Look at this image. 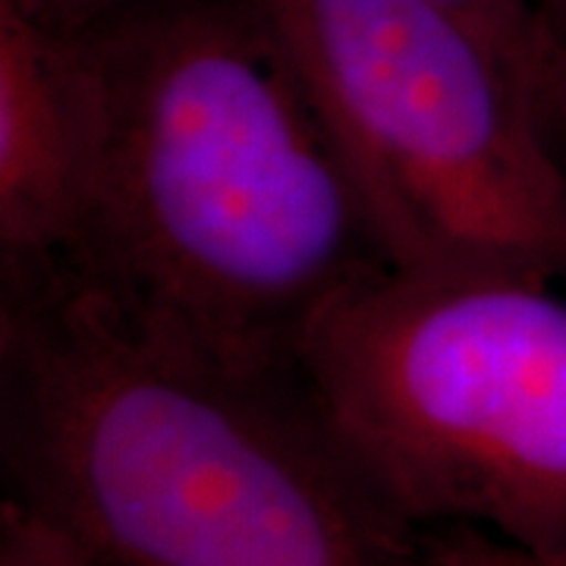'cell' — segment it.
Masks as SVG:
<instances>
[{
	"label": "cell",
	"mask_w": 566,
	"mask_h": 566,
	"mask_svg": "<svg viewBox=\"0 0 566 566\" xmlns=\"http://www.w3.org/2000/svg\"><path fill=\"white\" fill-rule=\"evenodd\" d=\"M3 501L95 566H424L296 371L227 363L76 264H3Z\"/></svg>",
	"instance_id": "obj_1"
},
{
	"label": "cell",
	"mask_w": 566,
	"mask_h": 566,
	"mask_svg": "<svg viewBox=\"0 0 566 566\" xmlns=\"http://www.w3.org/2000/svg\"><path fill=\"white\" fill-rule=\"evenodd\" d=\"M510 271H397L324 308L296 378L412 526L566 557V296Z\"/></svg>",
	"instance_id": "obj_3"
},
{
	"label": "cell",
	"mask_w": 566,
	"mask_h": 566,
	"mask_svg": "<svg viewBox=\"0 0 566 566\" xmlns=\"http://www.w3.org/2000/svg\"><path fill=\"white\" fill-rule=\"evenodd\" d=\"M547 10V17L554 22V29H557V35L564 39L566 44V0H542Z\"/></svg>",
	"instance_id": "obj_10"
},
{
	"label": "cell",
	"mask_w": 566,
	"mask_h": 566,
	"mask_svg": "<svg viewBox=\"0 0 566 566\" xmlns=\"http://www.w3.org/2000/svg\"><path fill=\"white\" fill-rule=\"evenodd\" d=\"M501 57L566 148V44L542 0H438Z\"/></svg>",
	"instance_id": "obj_6"
},
{
	"label": "cell",
	"mask_w": 566,
	"mask_h": 566,
	"mask_svg": "<svg viewBox=\"0 0 566 566\" xmlns=\"http://www.w3.org/2000/svg\"><path fill=\"white\" fill-rule=\"evenodd\" d=\"M85 29L107 136L63 262L218 359L293 371L324 308L394 268L296 66L252 0H126Z\"/></svg>",
	"instance_id": "obj_2"
},
{
	"label": "cell",
	"mask_w": 566,
	"mask_h": 566,
	"mask_svg": "<svg viewBox=\"0 0 566 566\" xmlns=\"http://www.w3.org/2000/svg\"><path fill=\"white\" fill-rule=\"evenodd\" d=\"M0 566H95L13 504L0 506Z\"/></svg>",
	"instance_id": "obj_8"
},
{
	"label": "cell",
	"mask_w": 566,
	"mask_h": 566,
	"mask_svg": "<svg viewBox=\"0 0 566 566\" xmlns=\"http://www.w3.org/2000/svg\"><path fill=\"white\" fill-rule=\"evenodd\" d=\"M397 271L566 281V148L438 0H252Z\"/></svg>",
	"instance_id": "obj_4"
},
{
	"label": "cell",
	"mask_w": 566,
	"mask_h": 566,
	"mask_svg": "<svg viewBox=\"0 0 566 566\" xmlns=\"http://www.w3.org/2000/svg\"><path fill=\"white\" fill-rule=\"evenodd\" d=\"M422 547L424 566H566V557L535 554L469 526L422 528Z\"/></svg>",
	"instance_id": "obj_7"
},
{
	"label": "cell",
	"mask_w": 566,
	"mask_h": 566,
	"mask_svg": "<svg viewBox=\"0 0 566 566\" xmlns=\"http://www.w3.org/2000/svg\"><path fill=\"white\" fill-rule=\"evenodd\" d=\"M104 88L85 25L0 0L3 264L73 259L104 170Z\"/></svg>",
	"instance_id": "obj_5"
},
{
	"label": "cell",
	"mask_w": 566,
	"mask_h": 566,
	"mask_svg": "<svg viewBox=\"0 0 566 566\" xmlns=\"http://www.w3.org/2000/svg\"><path fill=\"white\" fill-rule=\"evenodd\" d=\"M20 3L63 25H85L102 20L104 13L117 10L126 0H20Z\"/></svg>",
	"instance_id": "obj_9"
}]
</instances>
